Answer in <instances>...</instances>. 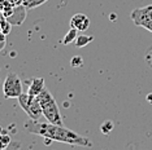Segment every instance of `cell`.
<instances>
[{
	"label": "cell",
	"mask_w": 152,
	"mask_h": 150,
	"mask_svg": "<svg viewBox=\"0 0 152 150\" xmlns=\"http://www.w3.org/2000/svg\"><path fill=\"white\" fill-rule=\"evenodd\" d=\"M11 144V136L7 135V133H3L0 136V150L3 149H7Z\"/></svg>",
	"instance_id": "obj_12"
},
{
	"label": "cell",
	"mask_w": 152,
	"mask_h": 150,
	"mask_svg": "<svg viewBox=\"0 0 152 150\" xmlns=\"http://www.w3.org/2000/svg\"><path fill=\"white\" fill-rule=\"evenodd\" d=\"M25 129L30 133L42 136V137L51 140V141L64 142L73 146H82V148H91L92 142L87 137L78 135L77 132L72 131L63 124H55V123H42L39 120L29 119L25 123Z\"/></svg>",
	"instance_id": "obj_1"
},
{
	"label": "cell",
	"mask_w": 152,
	"mask_h": 150,
	"mask_svg": "<svg viewBox=\"0 0 152 150\" xmlns=\"http://www.w3.org/2000/svg\"><path fill=\"white\" fill-rule=\"evenodd\" d=\"M92 40H94L92 35H78L77 39L74 40V44L77 48H82V47H86L87 44H90Z\"/></svg>",
	"instance_id": "obj_9"
},
{
	"label": "cell",
	"mask_w": 152,
	"mask_h": 150,
	"mask_svg": "<svg viewBox=\"0 0 152 150\" xmlns=\"http://www.w3.org/2000/svg\"><path fill=\"white\" fill-rule=\"evenodd\" d=\"M26 11H27V8L23 4L15 5L11 16L7 17V19H8L12 25H21L23 22V19H25V17H26Z\"/></svg>",
	"instance_id": "obj_7"
},
{
	"label": "cell",
	"mask_w": 152,
	"mask_h": 150,
	"mask_svg": "<svg viewBox=\"0 0 152 150\" xmlns=\"http://www.w3.org/2000/svg\"><path fill=\"white\" fill-rule=\"evenodd\" d=\"M17 100H18L20 106L29 115L30 119L39 120L40 115H43V111H42V107H40L39 100H38L37 96H31L29 93H21L17 97Z\"/></svg>",
	"instance_id": "obj_3"
},
{
	"label": "cell",
	"mask_w": 152,
	"mask_h": 150,
	"mask_svg": "<svg viewBox=\"0 0 152 150\" xmlns=\"http://www.w3.org/2000/svg\"><path fill=\"white\" fill-rule=\"evenodd\" d=\"M130 18L135 26L143 27L152 32V4L134 9L130 14Z\"/></svg>",
	"instance_id": "obj_4"
},
{
	"label": "cell",
	"mask_w": 152,
	"mask_h": 150,
	"mask_svg": "<svg viewBox=\"0 0 152 150\" xmlns=\"http://www.w3.org/2000/svg\"><path fill=\"white\" fill-rule=\"evenodd\" d=\"M77 36H78V30H75L74 27H70V30L66 32V35H65V38L63 39V44L64 45L72 44L75 39H77Z\"/></svg>",
	"instance_id": "obj_10"
},
{
	"label": "cell",
	"mask_w": 152,
	"mask_h": 150,
	"mask_svg": "<svg viewBox=\"0 0 152 150\" xmlns=\"http://www.w3.org/2000/svg\"><path fill=\"white\" fill-rule=\"evenodd\" d=\"M46 1L47 0H22V4L25 5L27 9H33V8H37V6H40Z\"/></svg>",
	"instance_id": "obj_11"
},
{
	"label": "cell",
	"mask_w": 152,
	"mask_h": 150,
	"mask_svg": "<svg viewBox=\"0 0 152 150\" xmlns=\"http://www.w3.org/2000/svg\"><path fill=\"white\" fill-rule=\"evenodd\" d=\"M70 63L73 67H79L82 63H83V60H82L79 56H75V57H73V60L70 61Z\"/></svg>",
	"instance_id": "obj_14"
},
{
	"label": "cell",
	"mask_w": 152,
	"mask_h": 150,
	"mask_svg": "<svg viewBox=\"0 0 152 150\" xmlns=\"http://www.w3.org/2000/svg\"><path fill=\"white\" fill-rule=\"evenodd\" d=\"M37 97H38V100H39V104H40V107H42L44 118H46L50 123L63 124L60 109H58L56 100H55V97L52 96V93H51L47 88H44Z\"/></svg>",
	"instance_id": "obj_2"
},
{
	"label": "cell",
	"mask_w": 152,
	"mask_h": 150,
	"mask_svg": "<svg viewBox=\"0 0 152 150\" xmlns=\"http://www.w3.org/2000/svg\"><path fill=\"white\" fill-rule=\"evenodd\" d=\"M144 62H146L148 66H150L151 69H152V45L147 49L146 54H144Z\"/></svg>",
	"instance_id": "obj_13"
},
{
	"label": "cell",
	"mask_w": 152,
	"mask_h": 150,
	"mask_svg": "<svg viewBox=\"0 0 152 150\" xmlns=\"http://www.w3.org/2000/svg\"><path fill=\"white\" fill-rule=\"evenodd\" d=\"M3 93L5 98H17L22 93V83L20 76L15 73H9L3 83Z\"/></svg>",
	"instance_id": "obj_5"
},
{
	"label": "cell",
	"mask_w": 152,
	"mask_h": 150,
	"mask_svg": "<svg viewBox=\"0 0 152 150\" xmlns=\"http://www.w3.org/2000/svg\"><path fill=\"white\" fill-rule=\"evenodd\" d=\"M5 44H7V34L0 32V52L5 48Z\"/></svg>",
	"instance_id": "obj_15"
},
{
	"label": "cell",
	"mask_w": 152,
	"mask_h": 150,
	"mask_svg": "<svg viewBox=\"0 0 152 150\" xmlns=\"http://www.w3.org/2000/svg\"><path fill=\"white\" fill-rule=\"evenodd\" d=\"M0 32H3V31H1V25H0Z\"/></svg>",
	"instance_id": "obj_18"
},
{
	"label": "cell",
	"mask_w": 152,
	"mask_h": 150,
	"mask_svg": "<svg viewBox=\"0 0 152 150\" xmlns=\"http://www.w3.org/2000/svg\"><path fill=\"white\" fill-rule=\"evenodd\" d=\"M148 100H150V102H152V94H148Z\"/></svg>",
	"instance_id": "obj_17"
},
{
	"label": "cell",
	"mask_w": 152,
	"mask_h": 150,
	"mask_svg": "<svg viewBox=\"0 0 152 150\" xmlns=\"http://www.w3.org/2000/svg\"><path fill=\"white\" fill-rule=\"evenodd\" d=\"M44 79L43 78H33L31 81L29 83V91L27 93L31 96H38L44 89Z\"/></svg>",
	"instance_id": "obj_8"
},
{
	"label": "cell",
	"mask_w": 152,
	"mask_h": 150,
	"mask_svg": "<svg viewBox=\"0 0 152 150\" xmlns=\"http://www.w3.org/2000/svg\"><path fill=\"white\" fill-rule=\"evenodd\" d=\"M3 133H5V131H4V129H3V127H1V125H0V136H1Z\"/></svg>",
	"instance_id": "obj_16"
},
{
	"label": "cell",
	"mask_w": 152,
	"mask_h": 150,
	"mask_svg": "<svg viewBox=\"0 0 152 150\" xmlns=\"http://www.w3.org/2000/svg\"><path fill=\"white\" fill-rule=\"evenodd\" d=\"M90 26V18L83 13H77L70 18V27H74L75 30L83 32Z\"/></svg>",
	"instance_id": "obj_6"
}]
</instances>
